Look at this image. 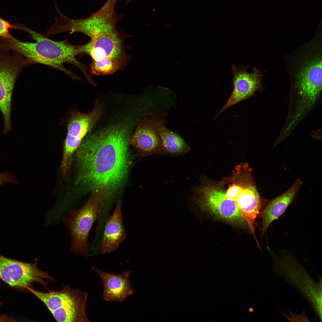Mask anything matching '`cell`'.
I'll list each match as a JSON object with an SVG mask.
<instances>
[{"instance_id":"14","label":"cell","mask_w":322,"mask_h":322,"mask_svg":"<svg viewBox=\"0 0 322 322\" xmlns=\"http://www.w3.org/2000/svg\"><path fill=\"white\" fill-rule=\"evenodd\" d=\"M235 201L242 217L248 225L259 245L255 233V219L268 200L261 198L256 186L251 184L243 187Z\"/></svg>"},{"instance_id":"23","label":"cell","mask_w":322,"mask_h":322,"mask_svg":"<svg viewBox=\"0 0 322 322\" xmlns=\"http://www.w3.org/2000/svg\"><path fill=\"white\" fill-rule=\"evenodd\" d=\"M117 0H107V1L111 4L114 5Z\"/></svg>"},{"instance_id":"12","label":"cell","mask_w":322,"mask_h":322,"mask_svg":"<svg viewBox=\"0 0 322 322\" xmlns=\"http://www.w3.org/2000/svg\"><path fill=\"white\" fill-rule=\"evenodd\" d=\"M129 140L130 144L141 155L152 154L162 149L155 115L140 120Z\"/></svg>"},{"instance_id":"22","label":"cell","mask_w":322,"mask_h":322,"mask_svg":"<svg viewBox=\"0 0 322 322\" xmlns=\"http://www.w3.org/2000/svg\"><path fill=\"white\" fill-rule=\"evenodd\" d=\"M15 320L7 315H0V322H14Z\"/></svg>"},{"instance_id":"11","label":"cell","mask_w":322,"mask_h":322,"mask_svg":"<svg viewBox=\"0 0 322 322\" xmlns=\"http://www.w3.org/2000/svg\"><path fill=\"white\" fill-rule=\"evenodd\" d=\"M248 65L232 66L233 75L232 84L233 89L231 95L216 117L230 107L247 100L255 95V93L262 89L261 83L262 75L255 67L251 73L247 71Z\"/></svg>"},{"instance_id":"9","label":"cell","mask_w":322,"mask_h":322,"mask_svg":"<svg viewBox=\"0 0 322 322\" xmlns=\"http://www.w3.org/2000/svg\"><path fill=\"white\" fill-rule=\"evenodd\" d=\"M36 259L32 263H27L8 258L0 254V278L10 287L16 289L27 290L33 287L36 282L47 288L48 282L45 280L54 279L48 273L41 270Z\"/></svg>"},{"instance_id":"10","label":"cell","mask_w":322,"mask_h":322,"mask_svg":"<svg viewBox=\"0 0 322 322\" xmlns=\"http://www.w3.org/2000/svg\"><path fill=\"white\" fill-rule=\"evenodd\" d=\"M197 191L200 196L197 203L202 208L227 222L240 225L245 223L236 202L227 198L223 191L212 186H205Z\"/></svg>"},{"instance_id":"3","label":"cell","mask_w":322,"mask_h":322,"mask_svg":"<svg viewBox=\"0 0 322 322\" xmlns=\"http://www.w3.org/2000/svg\"><path fill=\"white\" fill-rule=\"evenodd\" d=\"M15 25L17 29L29 33L35 42H23L15 38H4L1 42L9 49L24 56L30 64L47 65L63 72L72 79L81 80L79 76L65 67L64 64L68 63L78 67L85 77H89L86 66L76 58L81 54L80 45L71 44L67 39L60 41L53 40L23 24Z\"/></svg>"},{"instance_id":"16","label":"cell","mask_w":322,"mask_h":322,"mask_svg":"<svg viewBox=\"0 0 322 322\" xmlns=\"http://www.w3.org/2000/svg\"><path fill=\"white\" fill-rule=\"evenodd\" d=\"M126 235L123 221L122 202L120 201L106 222L100 244V253L103 254L116 250L123 242Z\"/></svg>"},{"instance_id":"8","label":"cell","mask_w":322,"mask_h":322,"mask_svg":"<svg viewBox=\"0 0 322 322\" xmlns=\"http://www.w3.org/2000/svg\"><path fill=\"white\" fill-rule=\"evenodd\" d=\"M300 97L295 114L301 117L310 110L322 89V60L319 55L305 59L297 75Z\"/></svg>"},{"instance_id":"6","label":"cell","mask_w":322,"mask_h":322,"mask_svg":"<svg viewBox=\"0 0 322 322\" xmlns=\"http://www.w3.org/2000/svg\"><path fill=\"white\" fill-rule=\"evenodd\" d=\"M0 44V110L3 115L4 133L12 128L10 121L12 96L17 77L22 69L29 64L23 56Z\"/></svg>"},{"instance_id":"17","label":"cell","mask_w":322,"mask_h":322,"mask_svg":"<svg viewBox=\"0 0 322 322\" xmlns=\"http://www.w3.org/2000/svg\"><path fill=\"white\" fill-rule=\"evenodd\" d=\"M155 116L162 149L171 154H180L188 152L190 149L189 146L180 136L166 127L164 117L160 114Z\"/></svg>"},{"instance_id":"25","label":"cell","mask_w":322,"mask_h":322,"mask_svg":"<svg viewBox=\"0 0 322 322\" xmlns=\"http://www.w3.org/2000/svg\"><path fill=\"white\" fill-rule=\"evenodd\" d=\"M131 0H129V1H131Z\"/></svg>"},{"instance_id":"19","label":"cell","mask_w":322,"mask_h":322,"mask_svg":"<svg viewBox=\"0 0 322 322\" xmlns=\"http://www.w3.org/2000/svg\"><path fill=\"white\" fill-rule=\"evenodd\" d=\"M9 29H17V27L15 24L13 25L0 17V36L4 38H14L9 32Z\"/></svg>"},{"instance_id":"5","label":"cell","mask_w":322,"mask_h":322,"mask_svg":"<svg viewBox=\"0 0 322 322\" xmlns=\"http://www.w3.org/2000/svg\"><path fill=\"white\" fill-rule=\"evenodd\" d=\"M103 193L94 192L86 203L78 210H71L64 219L71 235L72 250L78 254L86 255L88 253V235L100 212L99 205Z\"/></svg>"},{"instance_id":"2","label":"cell","mask_w":322,"mask_h":322,"mask_svg":"<svg viewBox=\"0 0 322 322\" xmlns=\"http://www.w3.org/2000/svg\"><path fill=\"white\" fill-rule=\"evenodd\" d=\"M114 7L106 3L97 12L86 18L73 19L66 16L62 18L60 29L62 32H78L90 38L81 45L82 54H88L93 60L109 58L117 61L120 70L129 64L130 57L124 47V38L116 24L119 17Z\"/></svg>"},{"instance_id":"1","label":"cell","mask_w":322,"mask_h":322,"mask_svg":"<svg viewBox=\"0 0 322 322\" xmlns=\"http://www.w3.org/2000/svg\"><path fill=\"white\" fill-rule=\"evenodd\" d=\"M129 130L121 123L84 138L75 152L78 183L104 195L122 186L130 165Z\"/></svg>"},{"instance_id":"13","label":"cell","mask_w":322,"mask_h":322,"mask_svg":"<svg viewBox=\"0 0 322 322\" xmlns=\"http://www.w3.org/2000/svg\"><path fill=\"white\" fill-rule=\"evenodd\" d=\"M92 270L102 280L103 286L102 297L106 301L121 302L134 293L129 278L130 271L115 274L105 272L95 267H92Z\"/></svg>"},{"instance_id":"18","label":"cell","mask_w":322,"mask_h":322,"mask_svg":"<svg viewBox=\"0 0 322 322\" xmlns=\"http://www.w3.org/2000/svg\"><path fill=\"white\" fill-rule=\"evenodd\" d=\"M90 71L93 75L104 76L112 75L120 70L119 62L109 58L92 60L90 65Z\"/></svg>"},{"instance_id":"15","label":"cell","mask_w":322,"mask_h":322,"mask_svg":"<svg viewBox=\"0 0 322 322\" xmlns=\"http://www.w3.org/2000/svg\"><path fill=\"white\" fill-rule=\"evenodd\" d=\"M303 184L302 180L298 178L287 190L267 202L260 214L262 220L261 229V236L270 224L281 216L292 202Z\"/></svg>"},{"instance_id":"7","label":"cell","mask_w":322,"mask_h":322,"mask_svg":"<svg viewBox=\"0 0 322 322\" xmlns=\"http://www.w3.org/2000/svg\"><path fill=\"white\" fill-rule=\"evenodd\" d=\"M103 108L102 103L97 100L91 112L83 113L76 111L72 113L68 124L61 166L64 176L67 174L69 169L74 154L86 134L100 118Z\"/></svg>"},{"instance_id":"4","label":"cell","mask_w":322,"mask_h":322,"mask_svg":"<svg viewBox=\"0 0 322 322\" xmlns=\"http://www.w3.org/2000/svg\"><path fill=\"white\" fill-rule=\"evenodd\" d=\"M27 290L45 304L57 321H89L86 312V292L64 285L60 290L47 292L37 291L33 287H28Z\"/></svg>"},{"instance_id":"24","label":"cell","mask_w":322,"mask_h":322,"mask_svg":"<svg viewBox=\"0 0 322 322\" xmlns=\"http://www.w3.org/2000/svg\"><path fill=\"white\" fill-rule=\"evenodd\" d=\"M2 303V301L0 300V306L1 305Z\"/></svg>"},{"instance_id":"20","label":"cell","mask_w":322,"mask_h":322,"mask_svg":"<svg viewBox=\"0 0 322 322\" xmlns=\"http://www.w3.org/2000/svg\"><path fill=\"white\" fill-rule=\"evenodd\" d=\"M242 188L243 187L236 184H233L229 186L225 193V196L229 199L235 201L238 195Z\"/></svg>"},{"instance_id":"21","label":"cell","mask_w":322,"mask_h":322,"mask_svg":"<svg viewBox=\"0 0 322 322\" xmlns=\"http://www.w3.org/2000/svg\"><path fill=\"white\" fill-rule=\"evenodd\" d=\"M17 182L15 177L9 172L0 173V186L7 183Z\"/></svg>"}]
</instances>
